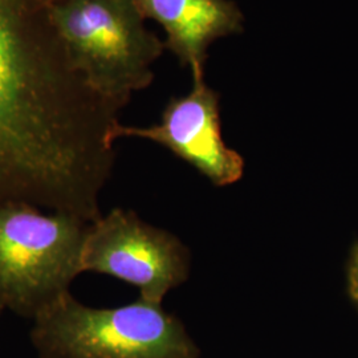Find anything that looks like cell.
<instances>
[{"instance_id": "obj_8", "label": "cell", "mask_w": 358, "mask_h": 358, "mask_svg": "<svg viewBox=\"0 0 358 358\" xmlns=\"http://www.w3.org/2000/svg\"><path fill=\"white\" fill-rule=\"evenodd\" d=\"M349 291L352 299L358 304V245L349 266Z\"/></svg>"}, {"instance_id": "obj_1", "label": "cell", "mask_w": 358, "mask_h": 358, "mask_svg": "<svg viewBox=\"0 0 358 358\" xmlns=\"http://www.w3.org/2000/svg\"><path fill=\"white\" fill-rule=\"evenodd\" d=\"M53 0H0V207L93 223L125 106L93 90L52 16Z\"/></svg>"}, {"instance_id": "obj_9", "label": "cell", "mask_w": 358, "mask_h": 358, "mask_svg": "<svg viewBox=\"0 0 358 358\" xmlns=\"http://www.w3.org/2000/svg\"><path fill=\"white\" fill-rule=\"evenodd\" d=\"M3 309H6V308H4V306H3V303H1V300H0V312H1Z\"/></svg>"}, {"instance_id": "obj_5", "label": "cell", "mask_w": 358, "mask_h": 358, "mask_svg": "<svg viewBox=\"0 0 358 358\" xmlns=\"http://www.w3.org/2000/svg\"><path fill=\"white\" fill-rule=\"evenodd\" d=\"M81 269L129 282L142 300L162 304L170 289L187 280L190 255L173 234L145 223L133 211L113 208L88 226Z\"/></svg>"}, {"instance_id": "obj_2", "label": "cell", "mask_w": 358, "mask_h": 358, "mask_svg": "<svg viewBox=\"0 0 358 358\" xmlns=\"http://www.w3.org/2000/svg\"><path fill=\"white\" fill-rule=\"evenodd\" d=\"M51 11L77 71L100 94L127 105L153 83L166 45L134 0H53Z\"/></svg>"}, {"instance_id": "obj_3", "label": "cell", "mask_w": 358, "mask_h": 358, "mask_svg": "<svg viewBox=\"0 0 358 358\" xmlns=\"http://www.w3.org/2000/svg\"><path fill=\"white\" fill-rule=\"evenodd\" d=\"M31 341L38 358H194L180 322L142 299L92 308L69 292L34 320Z\"/></svg>"}, {"instance_id": "obj_6", "label": "cell", "mask_w": 358, "mask_h": 358, "mask_svg": "<svg viewBox=\"0 0 358 358\" xmlns=\"http://www.w3.org/2000/svg\"><path fill=\"white\" fill-rule=\"evenodd\" d=\"M115 140L136 137L159 143L190 164L215 186H229L242 178L243 157L223 141L219 96L206 84L205 76H192V90L171 99L159 124L137 128L118 124Z\"/></svg>"}, {"instance_id": "obj_7", "label": "cell", "mask_w": 358, "mask_h": 358, "mask_svg": "<svg viewBox=\"0 0 358 358\" xmlns=\"http://www.w3.org/2000/svg\"><path fill=\"white\" fill-rule=\"evenodd\" d=\"M145 19L165 29V45L192 76H205L213 41L241 32L243 15L231 0H134Z\"/></svg>"}, {"instance_id": "obj_4", "label": "cell", "mask_w": 358, "mask_h": 358, "mask_svg": "<svg viewBox=\"0 0 358 358\" xmlns=\"http://www.w3.org/2000/svg\"><path fill=\"white\" fill-rule=\"evenodd\" d=\"M90 223L38 207H0V300L34 321L83 272L81 252Z\"/></svg>"}]
</instances>
